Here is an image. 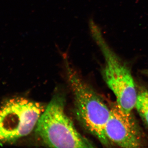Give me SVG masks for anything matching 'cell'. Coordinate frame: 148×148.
Listing matches in <instances>:
<instances>
[{
	"label": "cell",
	"mask_w": 148,
	"mask_h": 148,
	"mask_svg": "<svg viewBox=\"0 0 148 148\" xmlns=\"http://www.w3.org/2000/svg\"><path fill=\"white\" fill-rule=\"evenodd\" d=\"M46 107L22 97L7 100L0 108V143H13L30 134Z\"/></svg>",
	"instance_id": "4"
},
{
	"label": "cell",
	"mask_w": 148,
	"mask_h": 148,
	"mask_svg": "<svg viewBox=\"0 0 148 148\" xmlns=\"http://www.w3.org/2000/svg\"><path fill=\"white\" fill-rule=\"evenodd\" d=\"M105 132L112 145L122 148H139L145 145L142 128L132 114L123 110L116 101L111 103Z\"/></svg>",
	"instance_id": "5"
},
{
	"label": "cell",
	"mask_w": 148,
	"mask_h": 148,
	"mask_svg": "<svg viewBox=\"0 0 148 148\" xmlns=\"http://www.w3.org/2000/svg\"><path fill=\"white\" fill-rule=\"evenodd\" d=\"M135 108L148 128V89L138 92Z\"/></svg>",
	"instance_id": "6"
},
{
	"label": "cell",
	"mask_w": 148,
	"mask_h": 148,
	"mask_svg": "<svg viewBox=\"0 0 148 148\" xmlns=\"http://www.w3.org/2000/svg\"><path fill=\"white\" fill-rule=\"evenodd\" d=\"M94 39L100 47L105 58L102 71L103 79L113 92L116 102L127 113L135 108L138 92L128 64L108 45L96 25L91 28Z\"/></svg>",
	"instance_id": "3"
},
{
	"label": "cell",
	"mask_w": 148,
	"mask_h": 148,
	"mask_svg": "<svg viewBox=\"0 0 148 148\" xmlns=\"http://www.w3.org/2000/svg\"><path fill=\"white\" fill-rule=\"evenodd\" d=\"M66 74L73 95L77 119L83 127L97 138L103 145L111 147L112 145L105 132L110 116V107L69 65L66 66Z\"/></svg>",
	"instance_id": "1"
},
{
	"label": "cell",
	"mask_w": 148,
	"mask_h": 148,
	"mask_svg": "<svg viewBox=\"0 0 148 148\" xmlns=\"http://www.w3.org/2000/svg\"><path fill=\"white\" fill-rule=\"evenodd\" d=\"M65 98L58 95L46 106L35 127L40 140L49 147H95L92 142L77 130L65 112Z\"/></svg>",
	"instance_id": "2"
},
{
	"label": "cell",
	"mask_w": 148,
	"mask_h": 148,
	"mask_svg": "<svg viewBox=\"0 0 148 148\" xmlns=\"http://www.w3.org/2000/svg\"><path fill=\"white\" fill-rule=\"evenodd\" d=\"M143 73L144 75L148 77V69H145L143 71Z\"/></svg>",
	"instance_id": "7"
}]
</instances>
